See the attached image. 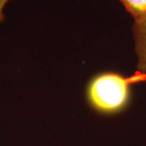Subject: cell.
Here are the masks:
<instances>
[{"instance_id": "2", "label": "cell", "mask_w": 146, "mask_h": 146, "mask_svg": "<svg viewBox=\"0 0 146 146\" xmlns=\"http://www.w3.org/2000/svg\"><path fill=\"white\" fill-rule=\"evenodd\" d=\"M131 31L137 57V72L141 75L146 74V16L134 21Z\"/></svg>"}, {"instance_id": "3", "label": "cell", "mask_w": 146, "mask_h": 146, "mask_svg": "<svg viewBox=\"0 0 146 146\" xmlns=\"http://www.w3.org/2000/svg\"><path fill=\"white\" fill-rule=\"evenodd\" d=\"M134 21L146 16V0H119Z\"/></svg>"}, {"instance_id": "1", "label": "cell", "mask_w": 146, "mask_h": 146, "mask_svg": "<svg viewBox=\"0 0 146 146\" xmlns=\"http://www.w3.org/2000/svg\"><path fill=\"white\" fill-rule=\"evenodd\" d=\"M87 98L94 109L104 114L123 110L131 99V80L117 72L96 76L89 84Z\"/></svg>"}, {"instance_id": "4", "label": "cell", "mask_w": 146, "mask_h": 146, "mask_svg": "<svg viewBox=\"0 0 146 146\" xmlns=\"http://www.w3.org/2000/svg\"><path fill=\"white\" fill-rule=\"evenodd\" d=\"M9 1L10 0H0V24H2L5 20L4 8Z\"/></svg>"}]
</instances>
